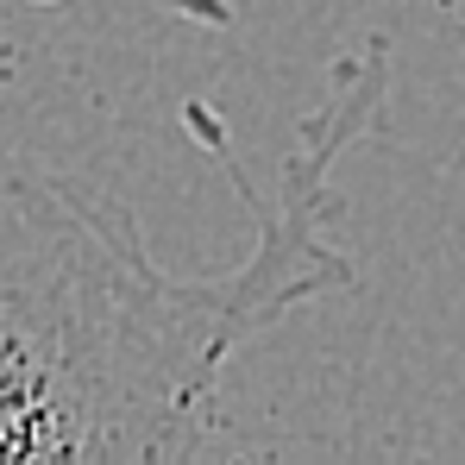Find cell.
I'll use <instances>...</instances> for the list:
<instances>
[{"instance_id":"obj_1","label":"cell","mask_w":465,"mask_h":465,"mask_svg":"<svg viewBox=\"0 0 465 465\" xmlns=\"http://www.w3.org/2000/svg\"><path fill=\"white\" fill-rule=\"evenodd\" d=\"M390 51L340 57L283 157L277 208H258L245 264L170 277L133 221L76 183L0 152V465L38 460H189L214 440V390L245 340L352 283L327 245V170L384 107Z\"/></svg>"}]
</instances>
